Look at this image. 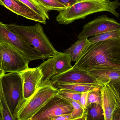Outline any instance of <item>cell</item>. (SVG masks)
<instances>
[{"label": "cell", "mask_w": 120, "mask_h": 120, "mask_svg": "<svg viewBox=\"0 0 120 120\" xmlns=\"http://www.w3.org/2000/svg\"><path fill=\"white\" fill-rule=\"evenodd\" d=\"M120 6L118 0H83L59 11L56 20L60 24H69L89 15L102 12H109L119 18L120 15L116 10Z\"/></svg>", "instance_id": "cell-2"}, {"label": "cell", "mask_w": 120, "mask_h": 120, "mask_svg": "<svg viewBox=\"0 0 120 120\" xmlns=\"http://www.w3.org/2000/svg\"><path fill=\"white\" fill-rule=\"evenodd\" d=\"M19 73L22 81L23 101H25L31 96L38 88L43 74L39 67L28 68Z\"/></svg>", "instance_id": "cell-11"}, {"label": "cell", "mask_w": 120, "mask_h": 120, "mask_svg": "<svg viewBox=\"0 0 120 120\" xmlns=\"http://www.w3.org/2000/svg\"><path fill=\"white\" fill-rule=\"evenodd\" d=\"M59 91L52 85L38 87L31 96L22 102L16 112L15 120H30Z\"/></svg>", "instance_id": "cell-4"}, {"label": "cell", "mask_w": 120, "mask_h": 120, "mask_svg": "<svg viewBox=\"0 0 120 120\" xmlns=\"http://www.w3.org/2000/svg\"><path fill=\"white\" fill-rule=\"evenodd\" d=\"M2 107L1 112L3 120H15L11 112L3 93H2Z\"/></svg>", "instance_id": "cell-27"}, {"label": "cell", "mask_w": 120, "mask_h": 120, "mask_svg": "<svg viewBox=\"0 0 120 120\" xmlns=\"http://www.w3.org/2000/svg\"><path fill=\"white\" fill-rule=\"evenodd\" d=\"M45 8L49 11L56 10L59 11L65 10L67 7L59 2L57 0H36Z\"/></svg>", "instance_id": "cell-23"}, {"label": "cell", "mask_w": 120, "mask_h": 120, "mask_svg": "<svg viewBox=\"0 0 120 120\" xmlns=\"http://www.w3.org/2000/svg\"><path fill=\"white\" fill-rule=\"evenodd\" d=\"M71 104L57 94L52 98L30 120H51L54 116L72 113Z\"/></svg>", "instance_id": "cell-8"}, {"label": "cell", "mask_w": 120, "mask_h": 120, "mask_svg": "<svg viewBox=\"0 0 120 120\" xmlns=\"http://www.w3.org/2000/svg\"><path fill=\"white\" fill-rule=\"evenodd\" d=\"M57 0L61 4L68 8L74 5L76 3L83 0Z\"/></svg>", "instance_id": "cell-29"}, {"label": "cell", "mask_w": 120, "mask_h": 120, "mask_svg": "<svg viewBox=\"0 0 120 120\" xmlns=\"http://www.w3.org/2000/svg\"><path fill=\"white\" fill-rule=\"evenodd\" d=\"M120 30V23L106 15L99 16L84 25L77 39L91 37L107 32Z\"/></svg>", "instance_id": "cell-9"}, {"label": "cell", "mask_w": 120, "mask_h": 120, "mask_svg": "<svg viewBox=\"0 0 120 120\" xmlns=\"http://www.w3.org/2000/svg\"><path fill=\"white\" fill-rule=\"evenodd\" d=\"M0 120H3L2 114H1V111L0 109Z\"/></svg>", "instance_id": "cell-33"}, {"label": "cell", "mask_w": 120, "mask_h": 120, "mask_svg": "<svg viewBox=\"0 0 120 120\" xmlns=\"http://www.w3.org/2000/svg\"><path fill=\"white\" fill-rule=\"evenodd\" d=\"M0 5L25 18L41 24H46V18L34 12L19 0H0Z\"/></svg>", "instance_id": "cell-12"}, {"label": "cell", "mask_w": 120, "mask_h": 120, "mask_svg": "<svg viewBox=\"0 0 120 120\" xmlns=\"http://www.w3.org/2000/svg\"><path fill=\"white\" fill-rule=\"evenodd\" d=\"M53 86L59 90L61 89H68L75 92L81 93L99 89L102 87L97 84L87 83L59 84H56Z\"/></svg>", "instance_id": "cell-16"}, {"label": "cell", "mask_w": 120, "mask_h": 120, "mask_svg": "<svg viewBox=\"0 0 120 120\" xmlns=\"http://www.w3.org/2000/svg\"><path fill=\"white\" fill-rule=\"evenodd\" d=\"M85 112L86 120H105L101 104L92 103L87 106Z\"/></svg>", "instance_id": "cell-19"}, {"label": "cell", "mask_w": 120, "mask_h": 120, "mask_svg": "<svg viewBox=\"0 0 120 120\" xmlns=\"http://www.w3.org/2000/svg\"><path fill=\"white\" fill-rule=\"evenodd\" d=\"M51 120H72L71 113L64 114L58 116H54Z\"/></svg>", "instance_id": "cell-30"}, {"label": "cell", "mask_w": 120, "mask_h": 120, "mask_svg": "<svg viewBox=\"0 0 120 120\" xmlns=\"http://www.w3.org/2000/svg\"><path fill=\"white\" fill-rule=\"evenodd\" d=\"M61 97L70 102L73 107V110L71 113L72 120H80V119L84 115L85 110L82 108L79 102L75 101L68 98L63 97Z\"/></svg>", "instance_id": "cell-24"}, {"label": "cell", "mask_w": 120, "mask_h": 120, "mask_svg": "<svg viewBox=\"0 0 120 120\" xmlns=\"http://www.w3.org/2000/svg\"><path fill=\"white\" fill-rule=\"evenodd\" d=\"M88 72L101 86L112 82L120 81V70L94 69Z\"/></svg>", "instance_id": "cell-13"}, {"label": "cell", "mask_w": 120, "mask_h": 120, "mask_svg": "<svg viewBox=\"0 0 120 120\" xmlns=\"http://www.w3.org/2000/svg\"><path fill=\"white\" fill-rule=\"evenodd\" d=\"M4 74V73H3L2 72H1V71H0V74Z\"/></svg>", "instance_id": "cell-34"}, {"label": "cell", "mask_w": 120, "mask_h": 120, "mask_svg": "<svg viewBox=\"0 0 120 120\" xmlns=\"http://www.w3.org/2000/svg\"><path fill=\"white\" fill-rule=\"evenodd\" d=\"M29 62L18 50L8 44L0 42V71L19 73L27 69Z\"/></svg>", "instance_id": "cell-6"}, {"label": "cell", "mask_w": 120, "mask_h": 120, "mask_svg": "<svg viewBox=\"0 0 120 120\" xmlns=\"http://www.w3.org/2000/svg\"><path fill=\"white\" fill-rule=\"evenodd\" d=\"M101 105L104 113L105 120H113L115 110V101L108 85H104L101 89Z\"/></svg>", "instance_id": "cell-14"}, {"label": "cell", "mask_w": 120, "mask_h": 120, "mask_svg": "<svg viewBox=\"0 0 120 120\" xmlns=\"http://www.w3.org/2000/svg\"><path fill=\"white\" fill-rule=\"evenodd\" d=\"M0 81L4 96L15 119L17 110L24 100L22 77L19 73H5L0 75Z\"/></svg>", "instance_id": "cell-5"}, {"label": "cell", "mask_w": 120, "mask_h": 120, "mask_svg": "<svg viewBox=\"0 0 120 120\" xmlns=\"http://www.w3.org/2000/svg\"><path fill=\"white\" fill-rule=\"evenodd\" d=\"M58 94L63 97L79 102L82 93L75 92L68 89H61L59 90Z\"/></svg>", "instance_id": "cell-25"}, {"label": "cell", "mask_w": 120, "mask_h": 120, "mask_svg": "<svg viewBox=\"0 0 120 120\" xmlns=\"http://www.w3.org/2000/svg\"><path fill=\"white\" fill-rule=\"evenodd\" d=\"M3 74H0V75ZM2 90L1 89V86L0 81V109L1 111L2 109Z\"/></svg>", "instance_id": "cell-32"}, {"label": "cell", "mask_w": 120, "mask_h": 120, "mask_svg": "<svg viewBox=\"0 0 120 120\" xmlns=\"http://www.w3.org/2000/svg\"><path fill=\"white\" fill-rule=\"evenodd\" d=\"M5 25L27 43L34 47L42 54L45 60L54 56L57 53V51L45 34L40 23L31 26L15 24Z\"/></svg>", "instance_id": "cell-3"}, {"label": "cell", "mask_w": 120, "mask_h": 120, "mask_svg": "<svg viewBox=\"0 0 120 120\" xmlns=\"http://www.w3.org/2000/svg\"><path fill=\"white\" fill-rule=\"evenodd\" d=\"M0 42L7 43L22 53L29 62L37 60H45L41 54L27 43L18 35L13 32L0 22Z\"/></svg>", "instance_id": "cell-7"}, {"label": "cell", "mask_w": 120, "mask_h": 120, "mask_svg": "<svg viewBox=\"0 0 120 120\" xmlns=\"http://www.w3.org/2000/svg\"><path fill=\"white\" fill-rule=\"evenodd\" d=\"M73 67L120 70V37L91 43L84 51Z\"/></svg>", "instance_id": "cell-1"}, {"label": "cell", "mask_w": 120, "mask_h": 120, "mask_svg": "<svg viewBox=\"0 0 120 120\" xmlns=\"http://www.w3.org/2000/svg\"><path fill=\"white\" fill-rule=\"evenodd\" d=\"M56 58L55 55L48 58L46 61H44L38 66L43 74L39 84L38 87L52 85L51 82V78L56 74L55 68Z\"/></svg>", "instance_id": "cell-15"}, {"label": "cell", "mask_w": 120, "mask_h": 120, "mask_svg": "<svg viewBox=\"0 0 120 120\" xmlns=\"http://www.w3.org/2000/svg\"><path fill=\"white\" fill-rule=\"evenodd\" d=\"M115 101L116 108L113 120H120V96L117 89L111 83L107 84Z\"/></svg>", "instance_id": "cell-22"}, {"label": "cell", "mask_w": 120, "mask_h": 120, "mask_svg": "<svg viewBox=\"0 0 120 120\" xmlns=\"http://www.w3.org/2000/svg\"></svg>", "instance_id": "cell-35"}, {"label": "cell", "mask_w": 120, "mask_h": 120, "mask_svg": "<svg viewBox=\"0 0 120 120\" xmlns=\"http://www.w3.org/2000/svg\"><path fill=\"white\" fill-rule=\"evenodd\" d=\"M110 83H111L115 87L118 91L120 96V81L112 82Z\"/></svg>", "instance_id": "cell-31"}, {"label": "cell", "mask_w": 120, "mask_h": 120, "mask_svg": "<svg viewBox=\"0 0 120 120\" xmlns=\"http://www.w3.org/2000/svg\"><path fill=\"white\" fill-rule=\"evenodd\" d=\"M55 68L56 74L64 72L72 67V58L69 54L57 51L55 55Z\"/></svg>", "instance_id": "cell-18"}, {"label": "cell", "mask_w": 120, "mask_h": 120, "mask_svg": "<svg viewBox=\"0 0 120 120\" xmlns=\"http://www.w3.org/2000/svg\"><path fill=\"white\" fill-rule=\"evenodd\" d=\"M89 92H82V93L79 100V103L82 108L85 110L87 105L88 94Z\"/></svg>", "instance_id": "cell-28"}, {"label": "cell", "mask_w": 120, "mask_h": 120, "mask_svg": "<svg viewBox=\"0 0 120 120\" xmlns=\"http://www.w3.org/2000/svg\"><path fill=\"white\" fill-rule=\"evenodd\" d=\"M120 37V30L107 32L94 36L89 39L91 43Z\"/></svg>", "instance_id": "cell-21"}, {"label": "cell", "mask_w": 120, "mask_h": 120, "mask_svg": "<svg viewBox=\"0 0 120 120\" xmlns=\"http://www.w3.org/2000/svg\"><path fill=\"white\" fill-rule=\"evenodd\" d=\"M101 89L89 91L88 94L87 105L92 103L101 104Z\"/></svg>", "instance_id": "cell-26"}, {"label": "cell", "mask_w": 120, "mask_h": 120, "mask_svg": "<svg viewBox=\"0 0 120 120\" xmlns=\"http://www.w3.org/2000/svg\"><path fill=\"white\" fill-rule=\"evenodd\" d=\"M50 81L52 85L68 83L97 84L96 79L88 71L73 66L64 72L54 75L51 78Z\"/></svg>", "instance_id": "cell-10"}, {"label": "cell", "mask_w": 120, "mask_h": 120, "mask_svg": "<svg viewBox=\"0 0 120 120\" xmlns=\"http://www.w3.org/2000/svg\"><path fill=\"white\" fill-rule=\"evenodd\" d=\"M42 17L49 19L48 11L36 0H19Z\"/></svg>", "instance_id": "cell-20"}, {"label": "cell", "mask_w": 120, "mask_h": 120, "mask_svg": "<svg viewBox=\"0 0 120 120\" xmlns=\"http://www.w3.org/2000/svg\"><path fill=\"white\" fill-rule=\"evenodd\" d=\"M91 44L88 37H84L78 39L70 48L64 51L69 54L72 58V61L76 62L80 57L85 49Z\"/></svg>", "instance_id": "cell-17"}]
</instances>
